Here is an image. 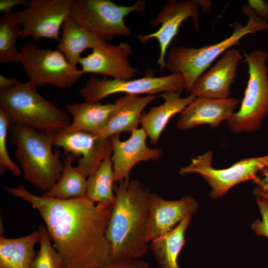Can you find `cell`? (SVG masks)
<instances>
[{
    "label": "cell",
    "instance_id": "cell-9",
    "mask_svg": "<svg viewBox=\"0 0 268 268\" xmlns=\"http://www.w3.org/2000/svg\"><path fill=\"white\" fill-rule=\"evenodd\" d=\"M213 153L209 151L192 159L187 166L180 170V174H197L209 185V196L212 199L222 197L236 185L250 180L252 181L263 170L268 169V154L241 159L225 169L212 166Z\"/></svg>",
    "mask_w": 268,
    "mask_h": 268
},
{
    "label": "cell",
    "instance_id": "cell-20",
    "mask_svg": "<svg viewBox=\"0 0 268 268\" xmlns=\"http://www.w3.org/2000/svg\"><path fill=\"white\" fill-rule=\"evenodd\" d=\"M182 92L168 91L161 93L163 103L155 106L146 114L142 115L140 124L150 138L151 144H156L171 118L181 113L196 98L192 94L186 97L181 96Z\"/></svg>",
    "mask_w": 268,
    "mask_h": 268
},
{
    "label": "cell",
    "instance_id": "cell-15",
    "mask_svg": "<svg viewBox=\"0 0 268 268\" xmlns=\"http://www.w3.org/2000/svg\"><path fill=\"white\" fill-rule=\"evenodd\" d=\"M132 52L128 43L114 45L104 42L93 48L89 54L81 57L78 64L80 69L83 74L93 73L113 79H132L138 71L127 59Z\"/></svg>",
    "mask_w": 268,
    "mask_h": 268
},
{
    "label": "cell",
    "instance_id": "cell-21",
    "mask_svg": "<svg viewBox=\"0 0 268 268\" xmlns=\"http://www.w3.org/2000/svg\"><path fill=\"white\" fill-rule=\"evenodd\" d=\"M114 104L98 103H69L66 109L72 117L70 125L64 132L83 131L99 135L107 126Z\"/></svg>",
    "mask_w": 268,
    "mask_h": 268
},
{
    "label": "cell",
    "instance_id": "cell-26",
    "mask_svg": "<svg viewBox=\"0 0 268 268\" xmlns=\"http://www.w3.org/2000/svg\"><path fill=\"white\" fill-rule=\"evenodd\" d=\"M111 155H107L95 171L87 178L86 196L95 203L113 205L115 202Z\"/></svg>",
    "mask_w": 268,
    "mask_h": 268
},
{
    "label": "cell",
    "instance_id": "cell-29",
    "mask_svg": "<svg viewBox=\"0 0 268 268\" xmlns=\"http://www.w3.org/2000/svg\"><path fill=\"white\" fill-rule=\"evenodd\" d=\"M10 127L9 121L4 112L0 109V173L8 169L12 174L18 176L21 174L20 167L11 159L6 148L8 130Z\"/></svg>",
    "mask_w": 268,
    "mask_h": 268
},
{
    "label": "cell",
    "instance_id": "cell-19",
    "mask_svg": "<svg viewBox=\"0 0 268 268\" xmlns=\"http://www.w3.org/2000/svg\"><path fill=\"white\" fill-rule=\"evenodd\" d=\"M157 97L155 95H126L118 98L114 103L107 126L98 135L109 138L123 132L131 133L138 129L143 109Z\"/></svg>",
    "mask_w": 268,
    "mask_h": 268
},
{
    "label": "cell",
    "instance_id": "cell-18",
    "mask_svg": "<svg viewBox=\"0 0 268 268\" xmlns=\"http://www.w3.org/2000/svg\"><path fill=\"white\" fill-rule=\"evenodd\" d=\"M240 103L235 97L212 99L196 97L181 112L176 127L188 130L196 127L207 125L215 129L227 121L234 113Z\"/></svg>",
    "mask_w": 268,
    "mask_h": 268
},
{
    "label": "cell",
    "instance_id": "cell-3",
    "mask_svg": "<svg viewBox=\"0 0 268 268\" xmlns=\"http://www.w3.org/2000/svg\"><path fill=\"white\" fill-rule=\"evenodd\" d=\"M11 140L23 179L45 193L60 179L64 167L61 153H54V134L38 131L22 125H11Z\"/></svg>",
    "mask_w": 268,
    "mask_h": 268
},
{
    "label": "cell",
    "instance_id": "cell-17",
    "mask_svg": "<svg viewBox=\"0 0 268 268\" xmlns=\"http://www.w3.org/2000/svg\"><path fill=\"white\" fill-rule=\"evenodd\" d=\"M244 59L240 51L230 49L211 68L200 76L190 92L196 97L212 99L228 98L237 75V67Z\"/></svg>",
    "mask_w": 268,
    "mask_h": 268
},
{
    "label": "cell",
    "instance_id": "cell-23",
    "mask_svg": "<svg viewBox=\"0 0 268 268\" xmlns=\"http://www.w3.org/2000/svg\"><path fill=\"white\" fill-rule=\"evenodd\" d=\"M62 35L57 49L73 65L77 66L81 54L105 42L76 23L69 16L62 28Z\"/></svg>",
    "mask_w": 268,
    "mask_h": 268
},
{
    "label": "cell",
    "instance_id": "cell-14",
    "mask_svg": "<svg viewBox=\"0 0 268 268\" xmlns=\"http://www.w3.org/2000/svg\"><path fill=\"white\" fill-rule=\"evenodd\" d=\"M198 209V201L191 196L169 201L157 194L151 193L148 201L146 241L150 243L165 234L186 217L192 216Z\"/></svg>",
    "mask_w": 268,
    "mask_h": 268
},
{
    "label": "cell",
    "instance_id": "cell-2",
    "mask_svg": "<svg viewBox=\"0 0 268 268\" xmlns=\"http://www.w3.org/2000/svg\"><path fill=\"white\" fill-rule=\"evenodd\" d=\"M115 202L106 229L113 262L139 260L149 248L145 239L150 189L134 179L115 183Z\"/></svg>",
    "mask_w": 268,
    "mask_h": 268
},
{
    "label": "cell",
    "instance_id": "cell-8",
    "mask_svg": "<svg viewBox=\"0 0 268 268\" xmlns=\"http://www.w3.org/2000/svg\"><path fill=\"white\" fill-rule=\"evenodd\" d=\"M19 51V62L29 80L36 86L48 84L68 88L83 74L58 49L40 48L32 42L25 43Z\"/></svg>",
    "mask_w": 268,
    "mask_h": 268
},
{
    "label": "cell",
    "instance_id": "cell-11",
    "mask_svg": "<svg viewBox=\"0 0 268 268\" xmlns=\"http://www.w3.org/2000/svg\"><path fill=\"white\" fill-rule=\"evenodd\" d=\"M73 0H32L22 10L12 12L21 26V38H42L59 42L60 30L69 16Z\"/></svg>",
    "mask_w": 268,
    "mask_h": 268
},
{
    "label": "cell",
    "instance_id": "cell-27",
    "mask_svg": "<svg viewBox=\"0 0 268 268\" xmlns=\"http://www.w3.org/2000/svg\"><path fill=\"white\" fill-rule=\"evenodd\" d=\"M21 37V28L12 13L3 14L0 19V63L19 62L20 51L16 42Z\"/></svg>",
    "mask_w": 268,
    "mask_h": 268
},
{
    "label": "cell",
    "instance_id": "cell-5",
    "mask_svg": "<svg viewBox=\"0 0 268 268\" xmlns=\"http://www.w3.org/2000/svg\"><path fill=\"white\" fill-rule=\"evenodd\" d=\"M36 86L28 80L0 89V109L10 125H25L54 134L66 129L71 123L68 114L41 95Z\"/></svg>",
    "mask_w": 268,
    "mask_h": 268
},
{
    "label": "cell",
    "instance_id": "cell-13",
    "mask_svg": "<svg viewBox=\"0 0 268 268\" xmlns=\"http://www.w3.org/2000/svg\"><path fill=\"white\" fill-rule=\"evenodd\" d=\"M54 146L64 149L65 154L77 156L75 168L87 178L97 169L107 155L112 154L111 137L103 138L83 131L55 134Z\"/></svg>",
    "mask_w": 268,
    "mask_h": 268
},
{
    "label": "cell",
    "instance_id": "cell-22",
    "mask_svg": "<svg viewBox=\"0 0 268 268\" xmlns=\"http://www.w3.org/2000/svg\"><path fill=\"white\" fill-rule=\"evenodd\" d=\"M40 232L26 236L0 238V268H31L36 256L35 247L39 243Z\"/></svg>",
    "mask_w": 268,
    "mask_h": 268
},
{
    "label": "cell",
    "instance_id": "cell-30",
    "mask_svg": "<svg viewBox=\"0 0 268 268\" xmlns=\"http://www.w3.org/2000/svg\"><path fill=\"white\" fill-rule=\"evenodd\" d=\"M256 200L262 219L254 221L251 227L258 236L268 239V202L261 199L256 198Z\"/></svg>",
    "mask_w": 268,
    "mask_h": 268
},
{
    "label": "cell",
    "instance_id": "cell-1",
    "mask_svg": "<svg viewBox=\"0 0 268 268\" xmlns=\"http://www.w3.org/2000/svg\"><path fill=\"white\" fill-rule=\"evenodd\" d=\"M4 188L39 212L62 268H103L113 262L106 234L113 205L95 203L86 196L67 200L40 196L22 185Z\"/></svg>",
    "mask_w": 268,
    "mask_h": 268
},
{
    "label": "cell",
    "instance_id": "cell-4",
    "mask_svg": "<svg viewBox=\"0 0 268 268\" xmlns=\"http://www.w3.org/2000/svg\"><path fill=\"white\" fill-rule=\"evenodd\" d=\"M242 11L248 17L245 25L235 22L231 35L220 42L199 48L184 46L172 48L166 58L165 67L171 74L179 73L184 79L186 90L190 92L197 79L221 55L235 45L247 35L268 30V22L258 16L248 4Z\"/></svg>",
    "mask_w": 268,
    "mask_h": 268
},
{
    "label": "cell",
    "instance_id": "cell-36",
    "mask_svg": "<svg viewBox=\"0 0 268 268\" xmlns=\"http://www.w3.org/2000/svg\"><path fill=\"white\" fill-rule=\"evenodd\" d=\"M199 6H201L204 11H209L211 6V2L209 0H196Z\"/></svg>",
    "mask_w": 268,
    "mask_h": 268
},
{
    "label": "cell",
    "instance_id": "cell-25",
    "mask_svg": "<svg viewBox=\"0 0 268 268\" xmlns=\"http://www.w3.org/2000/svg\"><path fill=\"white\" fill-rule=\"evenodd\" d=\"M77 156L66 154L61 177L56 184L42 196L59 200L84 197L87 192V178L72 166Z\"/></svg>",
    "mask_w": 268,
    "mask_h": 268
},
{
    "label": "cell",
    "instance_id": "cell-24",
    "mask_svg": "<svg viewBox=\"0 0 268 268\" xmlns=\"http://www.w3.org/2000/svg\"><path fill=\"white\" fill-rule=\"evenodd\" d=\"M191 218L186 217L171 231L150 242L149 248L159 268H181L178 259L186 243L185 233Z\"/></svg>",
    "mask_w": 268,
    "mask_h": 268
},
{
    "label": "cell",
    "instance_id": "cell-34",
    "mask_svg": "<svg viewBox=\"0 0 268 268\" xmlns=\"http://www.w3.org/2000/svg\"><path fill=\"white\" fill-rule=\"evenodd\" d=\"M27 0H0V11L4 13H10L12 9L16 6H27Z\"/></svg>",
    "mask_w": 268,
    "mask_h": 268
},
{
    "label": "cell",
    "instance_id": "cell-31",
    "mask_svg": "<svg viewBox=\"0 0 268 268\" xmlns=\"http://www.w3.org/2000/svg\"><path fill=\"white\" fill-rule=\"evenodd\" d=\"M253 180L255 186L253 194L256 198L262 199L268 202V169L263 170Z\"/></svg>",
    "mask_w": 268,
    "mask_h": 268
},
{
    "label": "cell",
    "instance_id": "cell-10",
    "mask_svg": "<svg viewBox=\"0 0 268 268\" xmlns=\"http://www.w3.org/2000/svg\"><path fill=\"white\" fill-rule=\"evenodd\" d=\"M149 73L145 76L135 79H99L91 76L79 94L86 102L98 103L112 94L125 93L127 95H155L168 91L182 92L186 89L184 79L179 73L160 77Z\"/></svg>",
    "mask_w": 268,
    "mask_h": 268
},
{
    "label": "cell",
    "instance_id": "cell-35",
    "mask_svg": "<svg viewBox=\"0 0 268 268\" xmlns=\"http://www.w3.org/2000/svg\"><path fill=\"white\" fill-rule=\"evenodd\" d=\"M20 81L15 77H7L0 74V89H6L14 86Z\"/></svg>",
    "mask_w": 268,
    "mask_h": 268
},
{
    "label": "cell",
    "instance_id": "cell-12",
    "mask_svg": "<svg viewBox=\"0 0 268 268\" xmlns=\"http://www.w3.org/2000/svg\"><path fill=\"white\" fill-rule=\"evenodd\" d=\"M189 18L192 19L195 29L198 30L199 27V6L195 0H169L150 22L152 27L156 28L160 26V28L154 33L136 36L142 43H146L152 39L158 41L160 54L157 63L161 70H164L165 67L168 47L178 34L181 24Z\"/></svg>",
    "mask_w": 268,
    "mask_h": 268
},
{
    "label": "cell",
    "instance_id": "cell-32",
    "mask_svg": "<svg viewBox=\"0 0 268 268\" xmlns=\"http://www.w3.org/2000/svg\"><path fill=\"white\" fill-rule=\"evenodd\" d=\"M103 268H149V265L139 259L113 262Z\"/></svg>",
    "mask_w": 268,
    "mask_h": 268
},
{
    "label": "cell",
    "instance_id": "cell-6",
    "mask_svg": "<svg viewBox=\"0 0 268 268\" xmlns=\"http://www.w3.org/2000/svg\"><path fill=\"white\" fill-rule=\"evenodd\" d=\"M243 52V62L248 66L247 85L239 110L227 121L229 129L237 134L258 130L268 115V53Z\"/></svg>",
    "mask_w": 268,
    "mask_h": 268
},
{
    "label": "cell",
    "instance_id": "cell-7",
    "mask_svg": "<svg viewBox=\"0 0 268 268\" xmlns=\"http://www.w3.org/2000/svg\"><path fill=\"white\" fill-rule=\"evenodd\" d=\"M145 1L138 0L130 6L119 5L110 0H73L69 17L101 40L128 36L131 29L125 18L133 12L145 9Z\"/></svg>",
    "mask_w": 268,
    "mask_h": 268
},
{
    "label": "cell",
    "instance_id": "cell-16",
    "mask_svg": "<svg viewBox=\"0 0 268 268\" xmlns=\"http://www.w3.org/2000/svg\"><path fill=\"white\" fill-rule=\"evenodd\" d=\"M131 134L125 141L120 140L119 134L111 137L113 147L111 159L115 183L130 180L131 171L137 163L156 160L162 156L161 148L147 146V135L143 128L134 130Z\"/></svg>",
    "mask_w": 268,
    "mask_h": 268
},
{
    "label": "cell",
    "instance_id": "cell-33",
    "mask_svg": "<svg viewBox=\"0 0 268 268\" xmlns=\"http://www.w3.org/2000/svg\"><path fill=\"white\" fill-rule=\"evenodd\" d=\"M248 4L256 14L268 22V2L259 0H248Z\"/></svg>",
    "mask_w": 268,
    "mask_h": 268
},
{
    "label": "cell",
    "instance_id": "cell-28",
    "mask_svg": "<svg viewBox=\"0 0 268 268\" xmlns=\"http://www.w3.org/2000/svg\"><path fill=\"white\" fill-rule=\"evenodd\" d=\"M38 230L40 247L31 268H62L61 256L53 246L45 225H41Z\"/></svg>",
    "mask_w": 268,
    "mask_h": 268
}]
</instances>
